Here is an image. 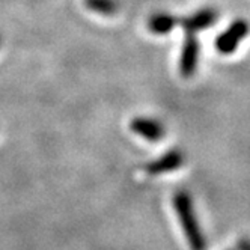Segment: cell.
Masks as SVG:
<instances>
[{"label": "cell", "instance_id": "1", "mask_svg": "<svg viewBox=\"0 0 250 250\" xmlns=\"http://www.w3.org/2000/svg\"><path fill=\"white\" fill-rule=\"evenodd\" d=\"M173 208L181 222L183 230L187 237L191 250H207V240L201 230L199 222L196 219L193 208V199L187 191H176L173 196Z\"/></svg>", "mask_w": 250, "mask_h": 250}, {"label": "cell", "instance_id": "2", "mask_svg": "<svg viewBox=\"0 0 250 250\" xmlns=\"http://www.w3.org/2000/svg\"><path fill=\"white\" fill-rule=\"evenodd\" d=\"M249 33V24L246 20H235L225 32H222L214 45H216L217 51L223 53V55H229L234 53L238 47V44L247 37Z\"/></svg>", "mask_w": 250, "mask_h": 250}, {"label": "cell", "instance_id": "3", "mask_svg": "<svg viewBox=\"0 0 250 250\" xmlns=\"http://www.w3.org/2000/svg\"><path fill=\"white\" fill-rule=\"evenodd\" d=\"M198 62H199V41L196 40L193 33H187L180 58L181 76L186 79L193 77L196 73V68H198Z\"/></svg>", "mask_w": 250, "mask_h": 250}, {"label": "cell", "instance_id": "4", "mask_svg": "<svg viewBox=\"0 0 250 250\" xmlns=\"http://www.w3.org/2000/svg\"><path fill=\"white\" fill-rule=\"evenodd\" d=\"M219 14L211 9V8H205V9H199L194 14L184 17V19H178V24H180L187 33H196L199 30L208 29L211 27L214 23H216Z\"/></svg>", "mask_w": 250, "mask_h": 250}, {"label": "cell", "instance_id": "5", "mask_svg": "<svg viewBox=\"0 0 250 250\" xmlns=\"http://www.w3.org/2000/svg\"><path fill=\"white\" fill-rule=\"evenodd\" d=\"M186 162V157L183 154V151L178 149H172L169 152H166L165 155H162L160 158L154 160V162L148 163L145 170L149 175H162V173H169L173 172L176 169H180Z\"/></svg>", "mask_w": 250, "mask_h": 250}, {"label": "cell", "instance_id": "6", "mask_svg": "<svg viewBox=\"0 0 250 250\" xmlns=\"http://www.w3.org/2000/svg\"><path fill=\"white\" fill-rule=\"evenodd\" d=\"M130 128L139 134L140 137H144L149 142H158L165 137V127L163 124L152 119V118H145V116H137L131 121Z\"/></svg>", "mask_w": 250, "mask_h": 250}, {"label": "cell", "instance_id": "7", "mask_svg": "<svg viewBox=\"0 0 250 250\" xmlns=\"http://www.w3.org/2000/svg\"><path fill=\"white\" fill-rule=\"evenodd\" d=\"M176 24H178L176 17H173L170 14H165V12L154 14L148 21L149 30L157 35H165V33L170 32Z\"/></svg>", "mask_w": 250, "mask_h": 250}, {"label": "cell", "instance_id": "8", "mask_svg": "<svg viewBox=\"0 0 250 250\" xmlns=\"http://www.w3.org/2000/svg\"><path fill=\"white\" fill-rule=\"evenodd\" d=\"M84 5L87 9L101 15H113L118 11L116 0H84Z\"/></svg>", "mask_w": 250, "mask_h": 250}, {"label": "cell", "instance_id": "9", "mask_svg": "<svg viewBox=\"0 0 250 250\" xmlns=\"http://www.w3.org/2000/svg\"><path fill=\"white\" fill-rule=\"evenodd\" d=\"M237 247H238V250H250V240H247V238L240 240Z\"/></svg>", "mask_w": 250, "mask_h": 250}]
</instances>
